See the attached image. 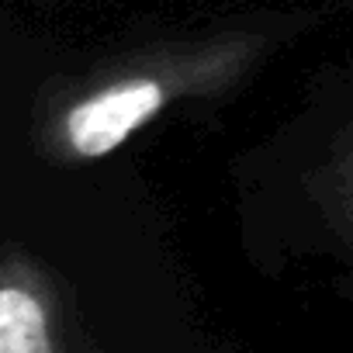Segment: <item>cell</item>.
Returning a JSON list of instances; mask_svg holds the SVG:
<instances>
[{"mask_svg":"<svg viewBox=\"0 0 353 353\" xmlns=\"http://www.w3.org/2000/svg\"><path fill=\"white\" fill-rule=\"evenodd\" d=\"M166 101V90L156 80H132L111 90H101L77 104L66 118V139L80 156H104L121 145L135 128H142Z\"/></svg>","mask_w":353,"mask_h":353,"instance_id":"obj_1","label":"cell"},{"mask_svg":"<svg viewBox=\"0 0 353 353\" xmlns=\"http://www.w3.org/2000/svg\"><path fill=\"white\" fill-rule=\"evenodd\" d=\"M0 353H59L42 294L14 277L0 288Z\"/></svg>","mask_w":353,"mask_h":353,"instance_id":"obj_2","label":"cell"}]
</instances>
